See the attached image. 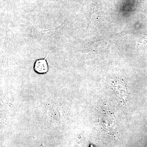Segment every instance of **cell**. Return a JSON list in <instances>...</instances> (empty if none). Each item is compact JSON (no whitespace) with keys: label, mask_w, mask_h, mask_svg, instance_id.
I'll list each match as a JSON object with an SVG mask.
<instances>
[{"label":"cell","mask_w":147,"mask_h":147,"mask_svg":"<svg viewBox=\"0 0 147 147\" xmlns=\"http://www.w3.org/2000/svg\"><path fill=\"white\" fill-rule=\"evenodd\" d=\"M34 70L40 74L46 73L48 70V64L45 59L37 60L34 64Z\"/></svg>","instance_id":"6da1fadb"}]
</instances>
